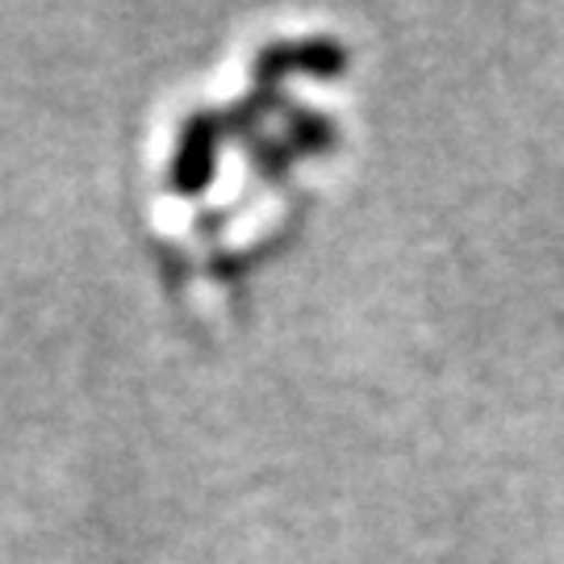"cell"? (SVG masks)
I'll list each match as a JSON object with an SVG mask.
<instances>
[{
  "instance_id": "obj_1",
  "label": "cell",
  "mask_w": 564,
  "mask_h": 564,
  "mask_svg": "<svg viewBox=\"0 0 564 564\" xmlns=\"http://www.w3.org/2000/svg\"><path fill=\"white\" fill-rule=\"evenodd\" d=\"M214 167H218V121L209 113L188 118L176 147V160H172V188L176 193H205L214 181Z\"/></svg>"
},
{
  "instance_id": "obj_2",
  "label": "cell",
  "mask_w": 564,
  "mask_h": 564,
  "mask_svg": "<svg viewBox=\"0 0 564 564\" xmlns=\"http://www.w3.org/2000/svg\"><path fill=\"white\" fill-rule=\"evenodd\" d=\"M343 46L330 39H305V42H276L268 46L256 63V76L263 84L284 76V72H310V76H339Z\"/></svg>"
}]
</instances>
